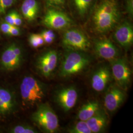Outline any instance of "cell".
I'll return each instance as SVG.
<instances>
[{"label":"cell","mask_w":133,"mask_h":133,"mask_svg":"<svg viewBox=\"0 0 133 133\" xmlns=\"http://www.w3.org/2000/svg\"><path fill=\"white\" fill-rule=\"evenodd\" d=\"M119 10L114 0H103L96 8L93 15L96 30L100 33L109 32L119 20Z\"/></svg>","instance_id":"1"},{"label":"cell","mask_w":133,"mask_h":133,"mask_svg":"<svg viewBox=\"0 0 133 133\" xmlns=\"http://www.w3.org/2000/svg\"><path fill=\"white\" fill-rule=\"evenodd\" d=\"M46 91V86L44 83L33 76H25L20 83L22 103L27 108L39 104L45 97Z\"/></svg>","instance_id":"2"},{"label":"cell","mask_w":133,"mask_h":133,"mask_svg":"<svg viewBox=\"0 0 133 133\" xmlns=\"http://www.w3.org/2000/svg\"><path fill=\"white\" fill-rule=\"evenodd\" d=\"M63 60L59 76L66 77L77 74L89 65V57L82 51L69 50Z\"/></svg>","instance_id":"3"},{"label":"cell","mask_w":133,"mask_h":133,"mask_svg":"<svg viewBox=\"0 0 133 133\" xmlns=\"http://www.w3.org/2000/svg\"><path fill=\"white\" fill-rule=\"evenodd\" d=\"M32 120L46 133H55L59 128L58 116L48 104H38L36 110L32 115Z\"/></svg>","instance_id":"4"},{"label":"cell","mask_w":133,"mask_h":133,"mask_svg":"<svg viewBox=\"0 0 133 133\" xmlns=\"http://www.w3.org/2000/svg\"><path fill=\"white\" fill-rule=\"evenodd\" d=\"M23 60L22 48L16 43H12L5 48L0 56V68L10 72L18 69Z\"/></svg>","instance_id":"5"},{"label":"cell","mask_w":133,"mask_h":133,"mask_svg":"<svg viewBox=\"0 0 133 133\" xmlns=\"http://www.w3.org/2000/svg\"><path fill=\"white\" fill-rule=\"evenodd\" d=\"M62 44L69 50L84 51L90 48L88 38L80 30L71 29L66 30L62 38Z\"/></svg>","instance_id":"6"},{"label":"cell","mask_w":133,"mask_h":133,"mask_svg":"<svg viewBox=\"0 0 133 133\" xmlns=\"http://www.w3.org/2000/svg\"><path fill=\"white\" fill-rule=\"evenodd\" d=\"M111 61L112 75L114 80L120 88L126 90L130 85L132 75L128 62L124 58H115Z\"/></svg>","instance_id":"7"},{"label":"cell","mask_w":133,"mask_h":133,"mask_svg":"<svg viewBox=\"0 0 133 133\" xmlns=\"http://www.w3.org/2000/svg\"><path fill=\"white\" fill-rule=\"evenodd\" d=\"M58 60L57 52L54 50H48L38 57L36 63L37 68L42 76L48 78L55 69Z\"/></svg>","instance_id":"8"},{"label":"cell","mask_w":133,"mask_h":133,"mask_svg":"<svg viewBox=\"0 0 133 133\" xmlns=\"http://www.w3.org/2000/svg\"><path fill=\"white\" fill-rule=\"evenodd\" d=\"M43 24L49 28L61 30L68 27L71 20L66 14L54 9L48 10L43 20Z\"/></svg>","instance_id":"9"},{"label":"cell","mask_w":133,"mask_h":133,"mask_svg":"<svg viewBox=\"0 0 133 133\" xmlns=\"http://www.w3.org/2000/svg\"><path fill=\"white\" fill-rule=\"evenodd\" d=\"M125 99L123 90L118 86H112L105 95L104 105L110 112H114L118 109Z\"/></svg>","instance_id":"10"},{"label":"cell","mask_w":133,"mask_h":133,"mask_svg":"<svg viewBox=\"0 0 133 133\" xmlns=\"http://www.w3.org/2000/svg\"><path fill=\"white\" fill-rule=\"evenodd\" d=\"M58 104L65 111H68L76 104L78 93L74 87H68L58 91L56 96Z\"/></svg>","instance_id":"11"},{"label":"cell","mask_w":133,"mask_h":133,"mask_svg":"<svg viewBox=\"0 0 133 133\" xmlns=\"http://www.w3.org/2000/svg\"><path fill=\"white\" fill-rule=\"evenodd\" d=\"M95 52L98 56L105 60L112 61L118 55V50L114 44L108 38L97 40L94 44Z\"/></svg>","instance_id":"12"},{"label":"cell","mask_w":133,"mask_h":133,"mask_svg":"<svg viewBox=\"0 0 133 133\" xmlns=\"http://www.w3.org/2000/svg\"><path fill=\"white\" fill-rule=\"evenodd\" d=\"M114 38L121 46L127 49L133 43V29L132 25L128 22L120 24L114 32Z\"/></svg>","instance_id":"13"},{"label":"cell","mask_w":133,"mask_h":133,"mask_svg":"<svg viewBox=\"0 0 133 133\" xmlns=\"http://www.w3.org/2000/svg\"><path fill=\"white\" fill-rule=\"evenodd\" d=\"M111 73L107 66L99 68L93 74L91 78V84L92 88L96 92L104 90L110 81Z\"/></svg>","instance_id":"14"},{"label":"cell","mask_w":133,"mask_h":133,"mask_svg":"<svg viewBox=\"0 0 133 133\" xmlns=\"http://www.w3.org/2000/svg\"><path fill=\"white\" fill-rule=\"evenodd\" d=\"M15 107L16 100L12 92L8 89L0 87V115L11 114Z\"/></svg>","instance_id":"15"},{"label":"cell","mask_w":133,"mask_h":133,"mask_svg":"<svg viewBox=\"0 0 133 133\" xmlns=\"http://www.w3.org/2000/svg\"><path fill=\"white\" fill-rule=\"evenodd\" d=\"M86 121L92 133H101L107 127L108 118L105 112L100 109L93 116Z\"/></svg>","instance_id":"16"},{"label":"cell","mask_w":133,"mask_h":133,"mask_svg":"<svg viewBox=\"0 0 133 133\" xmlns=\"http://www.w3.org/2000/svg\"><path fill=\"white\" fill-rule=\"evenodd\" d=\"M21 10L24 18L28 21H32L36 18L38 14V3L37 0H24Z\"/></svg>","instance_id":"17"},{"label":"cell","mask_w":133,"mask_h":133,"mask_svg":"<svg viewBox=\"0 0 133 133\" xmlns=\"http://www.w3.org/2000/svg\"><path fill=\"white\" fill-rule=\"evenodd\" d=\"M100 105L97 101H90L83 105L77 114L79 120L87 121L93 116L100 109Z\"/></svg>","instance_id":"18"},{"label":"cell","mask_w":133,"mask_h":133,"mask_svg":"<svg viewBox=\"0 0 133 133\" xmlns=\"http://www.w3.org/2000/svg\"><path fill=\"white\" fill-rule=\"evenodd\" d=\"M93 0H74L78 13L81 16L85 15L88 11Z\"/></svg>","instance_id":"19"},{"label":"cell","mask_w":133,"mask_h":133,"mask_svg":"<svg viewBox=\"0 0 133 133\" xmlns=\"http://www.w3.org/2000/svg\"><path fill=\"white\" fill-rule=\"evenodd\" d=\"M71 133H91L90 129L85 121L79 120L69 130Z\"/></svg>","instance_id":"20"},{"label":"cell","mask_w":133,"mask_h":133,"mask_svg":"<svg viewBox=\"0 0 133 133\" xmlns=\"http://www.w3.org/2000/svg\"><path fill=\"white\" fill-rule=\"evenodd\" d=\"M30 45L34 48H37L43 45L45 43L41 34H33L29 38Z\"/></svg>","instance_id":"21"},{"label":"cell","mask_w":133,"mask_h":133,"mask_svg":"<svg viewBox=\"0 0 133 133\" xmlns=\"http://www.w3.org/2000/svg\"><path fill=\"white\" fill-rule=\"evenodd\" d=\"M12 133H35L37 131L35 129L28 125H18L15 126L10 130Z\"/></svg>","instance_id":"22"},{"label":"cell","mask_w":133,"mask_h":133,"mask_svg":"<svg viewBox=\"0 0 133 133\" xmlns=\"http://www.w3.org/2000/svg\"><path fill=\"white\" fill-rule=\"evenodd\" d=\"M15 0H0V14H4L14 5Z\"/></svg>","instance_id":"23"},{"label":"cell","mask_w":133,"mask_h":133,"mask_svg":"<svg viewBox=\"0 0 133 133\" xmlns=\"http://www.w3.org/2000/svg\"><path fill=\"white\" fill-rule=\"evenodd\" d=\"M11 25L6 23V22H4L0 26V29L1 32L5 35H7L9 36L10 29L11 27Z\"/></svg>","instance_id":"24"},{"label":"cell","mask_w":133,"mask_h":133,"mask_svg":"<svg viewBox=\"0 0 133 133\" xmlns=\"http://www.w3.org/2000/svg\"><path fill=\"white\" fill-rule=\"evenodd\" d=\"M21 34L20 29L19 27L16 26L15 25H11L10 29L9 36H13V37H17L18 36Z\"/></svg>","instance_id":"25"},{"label":"cell","mask_w":133,"mask_h":133,"mask_svg":"<svg viewBox=\"0 0 133 133\" xmlns=\"http://www.w3.org/2000/svg\"><path fill=\"white\" fill-rule=\"evenodd\" d=\"M15 12V11H12L10 12L9 14H7L5 17V22L11 25H14V18Z\"/></svg>","instance_id":"26"},{"label":"cell","mask_w":133,"mask_h":133,"mask_svg":"<svg viewBox=\"0 0 133 133\" xmlns=\"http://www.w3.org/2000/svg\"><path fill=\"white\" fill-rule=\"evenodd\" d=\"M22 23V19L21 16L17 12L15 11L14 14V24L15 26L19 27Z\"/></svg>","instance_id":"27"},{"label":"cell","mask_w":133,"mask_h":133,"mask_svg":"<svg viewBox=\"0 0 133 133\" xmlns=\"http://www.w3.org/2000/svg\"><path fill=\"white\" fill-rule=\"evenodd\" d=\"M41 35L42 37H50L54 39L55 38V35L52 30H44L42 32Z\"/></svg>","instance_id":"28"},{"label":"cell","mask_w":133,"mask_h":133,"mask_svg":"<svg viewBox=\"0 0 133 133\" xmlns=\"http://www.w3.org/2000/svg\"><path fill=\"white\" fill-rule=\"evenodd\" d=\"M48 1L53 5H63L65 3V0H48Z\"/></svg>","instance_id":"29"},{"label":"cell","mask_w":133,"mask_h":133,"mask_svg":"<svg viewBox=\"0 0 133 133\" xmlns=\"http://www.w3.org/2000/svg\"><path fill=\"white\" fill-rule=\"evenodd\" d=\"M129 4V6H128L129 10L130 12H133V0H129V2L128 3Z\"/></svg>","instance_id":"30"}]
</instances>
